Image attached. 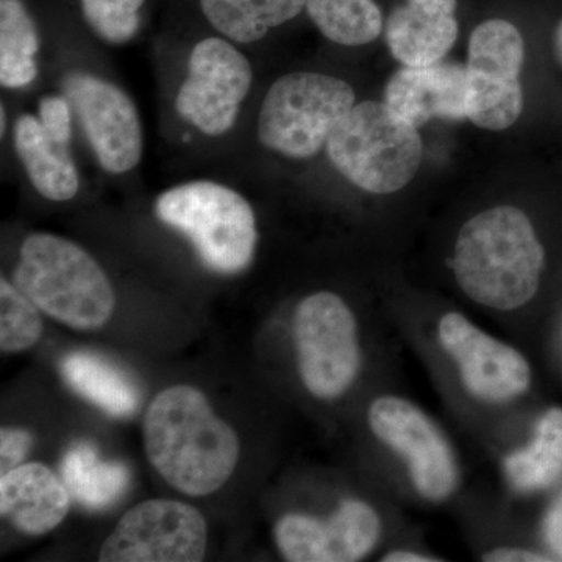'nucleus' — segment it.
<instances>
[{"mask_svg":"<svg viewBox=\"0 0 562 562\" xmlns=\"http://www.w3.org/2000/svg\"><path fill=\"white\" fill-rule=\"evenodd\" d=\"M144 442L150 464L162 479L187 495L221 490L238 464L235 430L214 414L209 398L179 384L151 401L144 419Z\"/></svg>","mask_w":562,"mask_h":562,"instance_id":"f257e3e1","label":"nucleus"},{"mask_svg":"<svg viewBox=\"0 0 562 562\" xmlns=\"http://www.w3.org/2000/svg\"><path fill=\"white\" fill-rule=\"evenodd\" d=\"M543 247L527 214L495 206L462 225L454 244L453 271L473 302L512 312L538 292Z\"/></svg>","mask_w":562,"mask_h":562,"instance_id":"f03ea898","label":"nucleus"},{"mask_svg":"<svg viewBox=\"0 0 562 562\" xmlns=\"http://www.w3.org/2000/svg\"><path fill=\"white\" fill-rule=\"evenodd\" d=\"M13 280L41 312L77 330L101 328L116 305L101 265L79 244L50 233L24 239Z\"/></svg>","mask_w":562,"mask_h":562,"instance_id":"7ed1b4c3","label":"nucleus"},{"mask_svg":"<svg viewBox=\"0 0 562 562\" xmlns=\"http://www.w3.org/2000/svg\"><path fill=\"white\" fill-rule=\"evenodd\" d=\"M155 214L190 239L210 271L243 272L257 250V217L238 191L210 180L188 181L158 195Z\"/></svg>","mask_w":562,"mask_h":562,"instance_id":"20e7f679","label":"nucleus"},{"mask_svg":"<svg viewBox=\"0 0 562 562\" xmlns=\"http://www.w3.org/2000/svg\"><path fill=\"white\" fill-rule=\"evenodd\" d=\"M325 150L336 171L372 194L401 191L422 161L417 127L380 102L355 103L333 128Z\"/></svg>","mask_w":562,"mask_h":562,"instance_id":"39448f33","label":"nucleus"},{"mask_svg":"<svg viewBox=\"0 0 562 562\" xmlns=\"http://www.w3.org/2000/svg\"><path fill=\"white\" fill-rule=\"evenodd\" d=\"M355 106V91L338 77L291 72L273 81L258 114V139L291 160H308Z\"/></svg>","mask_w":562,"mask_h":562,"instance_id":"423d86ee","label":"nucleus"},{"mask_svg":"<svg viewBox=\"0 0 562 562\" xmlns=\"http://www.w3.org/2000/svg\"><path fill=\"white\" fill-rule=\"evenodd\" d=\"M299 371L314 397L336 398L349 390L360 372L357 321L333 292L303 299L294 316Z\"/></svg>","mask_w":562,"mask_h":562,"instance_id":"0eeeda50","label":"nucleus"},{"mask_svg":"<svg viewBox=\"0 0 562 562\" xmlns=\"http://www.w3.org/2000/svg\"><path fill=\"white\" fill-rule=\"evenodd\" d=\"M251 81L254 69L238 44L217 33L206 36L192 47L177 113L202 135L220 138L235 127Z\"/></svg>","mask_w":562,"mask_h":562,"instance_id":"6e6552de","label":"nucleus"},{"mask_svg":"<svg viewBox=\"0 0 562 562\" xmlns=\"http://www.w3.org/2000/svg\"><path fill=\"white\" fill-rule=\"evenodd\" d=\"M524 61V36L513 22L492 18L473 29L468 57V120L495 132L519 120L524 110L519 79Z\"/></svg>","mask_w":562,"mask_h":562,"instance_id":"1a4fd4ad","label":"nucleus"},{"mask_svg":"<svg viewBox=\"0 0 562 562\" xmlns=\"http://www.w3.org/2000/svg\"><path fill=\"white\" fill-rule=\"evenodd\" d=\"M209 541L205 517L176 501L139 503L103 542L102 562H199Z\"/></svg>","mask_w":562,"mask_h":562,"instance_id":"9d476101","label":"nucleus"},{"mask_svg":"<svg viewBox=\"0 0 562 562\" xmlns=\"http://www.w3.org/2000/svg\"><path fill=\"white\" fill-rule=\"evenodd\" d=\"M65 91L103 171H133L143 158L144 135L131 95L113 81L85 72L70 74Z\"/></svg>","mask_w":562,"mask_h":562,"instance_id":"9b49d317","label":"nucleus"},{"mask_svg":"<svg viewBox=\"0 0 562 562\" xmlns=\"http://www.w3.org/2000/svg\"><path fill=\"white\" fill-rule=\"evenodd\" d=\"M369 425L380 441L406 458L422 497L442 502L453 494L460 472L452 447L420 408L398 397L376 398Z\"/></svg>","mask_w":562,"mask_h":562,"instance_id":"f8f14e48","label":"nucleus"},{"mask_svg":"<svg viewBox=\"0 0 562 562\" xmlns=\"http://www.w3.org/2000/svg\"><path fill=\"white\" fill-rule=\"evenodd\" d=\"M379 514L368 503L344 501L327 520L302 514L281 517L276 541L291 562H355L371 553L380 538Z\"/></svg>","mask_w":562,"mask_h":562,"instance_id":"ddd939ff","label":"nucleus"},{"mask_svg":"<svg viewBox=\"0 0 562 562\" xmlns=\"http://www.w3.org/2000/svg\"><path fill=\"white\" fill-rule=\"evenodd\" d=\"M439 341L457 362L468 391L482 401H512L530 386L531 369L524 355L480 330L462 314L442 317Z\"/></svg>","mask_w":562,"mask_h":562,"instance_id":"4468645a","label":"nucleus"},{"mask_svg":"<svg viewBox=\"0 0 562 562\" xmlns=\"http://www.w3.org/2000/svg\"><path fill=\"white\" fill-rule=\"evenodd\" d=\"M384 103L414 127L431 120H468V66L432 63L405 66L392 76Z\"/></svg>","mask_w":562,"mask_h":562,"instance_id":"2eb2a0df","label":"nucleus"},{"mask_svg":"<svg viewBox=\"0 0 562 562\" xmlns=\"http://www.w3.org/2000/svg\"><path fill=\"white\" fill-rule=\"evenodd\" d=\"M458 0H402L384 21L392 57L403 66L441 61L460 35Z\"/></svg>","mask_w":562,"mask_h":562,"instance_id":"dca6fc26","label":"nucleus"},{"mask_svg":"<svg viewBox=\"0 0 562 562\" xmlns=\"http://www.w3.org/2000/svg\"><path fill=\"white\" fill-rule=\"evenodd\" d=\"M69 490L47 465L27 462L0 479V513L25 535H46L69 513Z\"/></svg>","mask_w":562,"mask_h":562,"instance_id":"f3484780","label":"nucleus"},{"mask_svg":"<svg viewBox=\"0 0 562 562\" xmlns=\"http://www.w3.org/2000/svg\"><path fill=\"white\" fill-rule=\"evenodd\" d=\"M14 149L29 180L44 199L72 201L80 191V176L69 144L44 131L38 116L22 114L14 124Z\"/></svg>","mask_w":562,"mask_h":562,"instance_id":"a211bd4d","label":"nucleus"},{"mask_svg":"<svg viewBox=\"0 0 562 562\" xmlns=\"http://www.w3.org/2000/svg\"><path fill=\"white\" fill-rule=\"evenodd\" d=\"M203 20L217 35L239 46L258 43L273 29L305 13L306 0H195Z\"/></svg>","mask_w":562,"mask_h":562,"instance_id":"6ab92c4d","label":"nucleus"},{"mask_svg":"<svg viewBox=\"0 0 562 562\" xmlns=\"http://www.w3.org/2000/svg\"><path fill=\"white\" fill-rule=\"evenodd\" d=\"M61 375L77 394L113 417H128L139 406V390L131 376L106 358L72 351L60 362Z\"/></svg>","mask_w":562,"mask_h":562,"instance_id":"aec40b11","label":"nucleus"},{"mask_svg":"<svg viewBox=\"0 0 562 562\" xmlns=\"http://www.w3.org/2000/svg\"><path fill=\"white\" fill-rule=\"evenodd\" d=\"M63 482L85 508L105 509L120 501L131 484V472L121 462L102 460L95 447L79 442L61 461Z\"/></svg>","mask_w":562,"mask_h":562,"instance_id":"412c9836","label":"nucleus"},{"mask_svg":"<svg viewBox=\"0 0 562 562\" xmlns=\"http://www.w3.org/2000/svg\"><path fill=\"white\" fill-rule=\"evenodd\" d=\"M38 22L27 0H0V83L29 87L38 76Z\"/></svg>","mask_w":562,"mask_h":562,"instance_id":"4be33fe9","label":"nucleus"},{"mask_svg":"<svg viewBox=\"0 0 562 562\" xmlns=\"http://www.w3.org/2000/svg\"><path fill=\"white\" fill-rule=\"evenodd\" d=\"M509 483L517 491L530 492L552 486L562 475V408L543 414L535 439L527 449L505 461Z\"/></svg>","mask_w":562,"mask_h":562,"instance_id":"5701e85b","label":"nucleus"},{"mask_svg":"<svg viewBox=\"0 0 562 562\" xmlns=\"http://www.w3.org/2000/svg\"><path fill=\"white\" fill-rule=\"evenodd\" d=\"M305 13L325 38L339 46H366L384 29L376 0H306Z\"/></svg>","mask_w":562,"mask_h":562,"instance_id":"b1692460","label":"nucleus"},{"mask_svg":"<svg viewBox=\"0 0 562 562\" xmlns=\"http://www.w3.org/2000/svg\"><path fill=\"white\" fill-rule=\"evenodd\" d=\"M74 3L91 33L111 46H122L136 38L149 7V0H74Z\"/></svg>","mask_w":562,"mask_h":562,"instance_id":"393cba45","label":"nucleus"},{"mask_svg":"<svg viewBox=\"0 0 562 562\" xmlns=\"http://www.w3.org/2000/svg\"><path fill=\"white\" fill-rule=\"evenodd\" d=\"M43 335L38 306L5 279L0 280V349L18 353L31 349Z\"/></svg>","mask_w":562,"mask_h":562,"instance_id":"a878e982","label":"nucleus"},{"mask_svg":"<svg viewBox=\"0 0 562 562\" xmlns=\"http://www.w3.org/2000/svg\"><path fill=\"white\" fill-rule=\"evenodd\" d=\"M68 98L63 95H46L41 99L38 120L44 131L58 143L69 144L72 138V111Z\"/></svg>","mask_w":562,"mask_h":562,"instance_id":"bb28decb","label":"nucleus"},{"mask_svg":"<svg viewBox=\"0 0 562 562\" xmlns=\"http://www.w3.org/2000/svg\"><path fill=\"white\" fill-rule=\"evenodd\" d=\"M31 432L20 428H2L0 431V469L3 473L18 468L32 450Z\"/></svg>","mask_w":562,"mask_h":562,"instance_id":"cd10ccee","label":"nucleus"},{"mask_svg":"<svg viewBox=\"0 0 562 562\" xmlns=\"http://www.w3.org/2000/svg\"><path fill=\"white\" fill-rule=\"evenodd\" d=\"M543 535L552 552L562 560V494L547 514Z\"/></svg>","mask_w":562,"mask_h":562,"instance_id":"c85d7f7f","label":"nucleus"},{"mask_svg":"<svg viewBox=\"0 0 562 562\" xmlns=\"http://www.w3.org/2000/svg\"><path fill=\"white\" fill-rule=\"evenodd\" d=\"M483 560L490 562H539L550 561V558L522 549H498L484 554Z\"/></svg>","mask_w":562,"mask_h":562,"instance_id":"c756f323","label":"nucleus"},{"mask_svg":"<svg viewBox=\"0 0 562 562\" xmlns=\"http://www.w3.org/2000/svg\"><path fill=\"white\" fill-rule=\"evenodd\" d=\"M384 562H435V558L413 552H392L383 558Z\"/></svg>","mask_w":562,"mask_h":562,"instance_id":"7c9ffc66","label":"nucleus"},{"mask_svg":"<svg viewBox=\"0 0 562 562\" xmlns=\"http://www.w3.org/2000/svg\"><path fill=\"white\" fill-rule=\"evenodd\" d=\"M553 43L554 54H557V58L562 65V18L560 22H558L557 29H554Z\"/></svg>","mask_w":562,"mask_h":562,"instance_id":"2f4dec72","label":"nucleus"},{"mask_svg":"<svg viewBox=\"0 0 562 562\" xmlns=\"http://www.w3.org/2000/svg\"><path fill=\"white\" fill-rule=\"evenodd\" d=\"M5 120H7V114H5V106L2 105V116H0V121H2V125H0V132H2V135L3 133H5Z\"/></svg>","mask_w":562,"mask_h":562,"instance_id":"473e14b6","label":"nucleus"}]
</instances>
